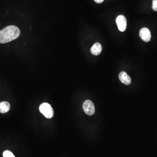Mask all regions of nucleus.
<instances>
[{"label": "nucleus", "instance_id": "nucleus-6", "mask_svg": "<svg viewBox=\"0 0 157 157\" xmlns=\"http://www.w3.org/2000/svg\"><path fill=\"white\" fill-rule=\"evenodd\" d=\"M119 78L121 81L124 84L128 85L131 82L130 77L126 72H121L119 75Z\"/></svg>", "mask_w": 157, "mask_h": 157}, {"label": "nucleus", "instance_id": "nucleus-5", "mask_svg": "<svg viewBox=\"0 0 157 157\" xmlns=\"http://www.w3.org/2000/svg\"><path fill=\"white\" fill-rule=\"evenodd\" d=\"M139 36L141 39L145 42L150 41L151 39V33L150 30L147 28H143L140 30Z\"/></svg>", "mask_w": 157, "mask_h": 157}, {"label": "nucleus", "instance_id": "nucleus-4", "mask_svg": "<svg viewBox=\"0 0 157 157\" xmlns=\"http://www.w3.org/2000/svg\"><path fill=\"white\" fill-rule=\"evenodd\" d=\"M116 23L121 32H124L125 31L127 28V20L124 15H119L116 19Z\"/></svg>", "mask_w": 157, "mask_h": 157}, {"label": "nucleus", "instance_id": "nucleus-7", "mask_svg": "<svg viewBox=\"0 0 157 157\" xmlns=\"http://www.w3.org/2000/svg\"><path fill=\"white\" fill-rule=\"evenodd\" d=\"M102 50V47L101 45L99 43H96L92 47L90 51L93 55H99Z\"/></svg>", "mask_w": 157, "mask_h": 157}, {"label": "nucleus", "instance_id": "nucleus-8", "mask_svg": "<svg viewBox=\"0 0 157 157\" xmlns=\"http://www.w3.org/2000/svg\"><path fill=\"white\" fill-rule=\"evenodd\" d=\"M11 106L10 103L6 101H3L0 103V113H5L9 111Z\"/></svg>", "mask_w": 157, "mask_h": 157}, {"label": "nucleus", "instance_id": "nucleus-2", "mask_svg": "<svg viewBox=\"0 0 157 157\" xmlns=\"http://www.w3.org/2000/svg\"><path fill=\"white\" fill-rule=\"evenodd\" d=\"M40 111L47 118H51L54 115L53 108L49 103H44L41 104L39 107Z\"/></svg>", "mask_w": 157, "mask_h": 157}, {"label": "nucleus", "instance_id": "nucleus-9", "mask_svg": "<svg viewBox=\"0 0 157 157\" xmlns=\"http://www.w3.org/2000/svg\"><path fill=\"white\" fill-rule=\"evenodd\" d=\"M3 157H15L13 154L8 150L5 151L3 154Z\"/></svg>", "mask_w": 157, "mask_h": 157}, {"label": "nucleus", "instance_id": "nucleus-11", "mask_svg": "<svg viewBox=\"0 0 157 157\" xmlns=\"http://www.w3.org/2000/svg\"><path fill=\"white\" fill-rule=\"evenodd\" d=\"M94 1L97 3L100 4L103 2L104 0H94Z\"/></svg>", "mask_w": 157, "mask_h": 157}, {"label": "nucleus", "instance_id": "nucleus-10", "mask_svg": "<svg viewBox=\"0 0 157 157\" xmlns=\"http://www.w3.org/2000/svg\"><path fill=\"white\" fill-rule=\"evenodd\" d=\"M152 9L154 11H157V0H153Z\"/></svg>", "mask_w": 157, "mask_h": 157}, {"label": "nucleus", "instance_id": "nucleus-1", "mask_svg": "<svg viewBox=\"0 0 157 157\" xmlns=\"http://www.w3.org/2000/svg\"><path fill=\"white\" fill-rule=\"evenodd\" d=\"M20 30L14 25H9L0 31V43L5 44L16 39L20 35Z\"/></svg>", "mask_w": 157, "mask_h": 157}, {"label": "nucleus", "instance_id": "nucleus-3", "mask_svg": "<svg viewBox=\"0 0 157 157\" xmlns=\"http://www.w3.org/2000/svg\"><path fill=\"white\" fill-rule=\"evenodd\" d=\"M83 107L84 111L88 115H93L95 113V106L91 100H86L83 103Z\"/></svg>", "mask_w": 157, "mask_h": 157}]
</instances>
